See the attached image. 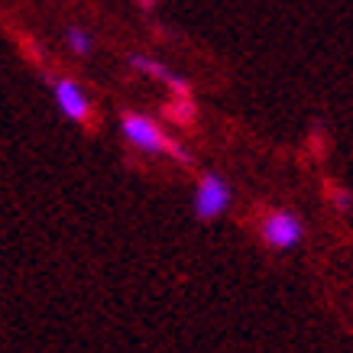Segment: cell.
<instances>
[{
  "mask_svg": "<svg viewBox=\"0 0 353 353\" xmlns=\"http://www.w3.org/2000/svg\"><path fill=\"white\" fill-rule=\"evenodd\" d=\"M65 46H68V52L72 55H91V49H94V39H91V32L81 30V26H68L65 30Z\"/></svg>",
  "mask_w": 353,
  "mask_h": 353,
  "instance_id": "6",
  "label": "cell"
},
{
  "mask_svg": "<svg viewBox=\"0 0 353 353\" xmlns=\"http://www.w3.org/2000/svg\"><path fill=\"white\" fill-rule=\"evenodd\" d=\"M194 217L198 221H217L227 214V208L234 204V188L227 185L224 175L217 172H204L198 185H194Z\"/></svg>",
  "mask_w": 353,
  "mask_h": 353,
  "instance_id": "3",
  "label": "cell"
},
{
  "mask_svg": "<svg viewBox=\"0 0 353 353\" xmlns=\"http://www.w3.org/2000/svg\"><path fill=\"white\" fill-rule=\"evenodd\" d=\"M175 123H192L194 120V101L192 94H175V101H172V108L165 110Z\"/></svg>",
  "mask_w": 353,
  "mask_h": 353,
  "instance_id": "7",
  "label": "cell"
},
{
  "mask_svg": "<svg viewBox=\"0 0 353 353\" xmlns=\"http://www.w3.org/2000/svg\"><path fill=\"white\" fill-rule=\"evenodd\" d=\"M327 198H331L334 211H341V214H350V211H353V192L347 188V185L331 182V185H327Z\"/></svg>",
  "mask_w": 353,
  "mask_h": 353,
  "instance_id": "8",
  "label": "cell"
},
{
  "mask_svg": "<svg viewBox=\"0 0 353 353\" xmlns=\"http://www.w3.org/2000/svg\"><path fill=\"white\" fill-rule=\"evenodd\" d=\"M259 240L269 246V250H279V253H289L295 246H301L305 240V224L301 217L289 208H272L269 214H263L259 221Z\"/></svg>",
  "mask_w": 353,
  "mask_h": 353,
  "instance_id": "2",
  "label": "cell"
},
{
  "mask_svg": "<svg viewBox=\"0 0 353 353\" xmlns=\"http://www.w3.org/2000/svg\"><path fill=\"white\" fill-rule=\"evenodd\" d=\"M49 88H52V101L55 108L62 110V117L75 120V123H88L91 120V97L85 94V88L78 85L75 78L49 75Z\"/></svg>",
  "mask_w": 353,
  "mask_h": 353,
  "instance_id": "4",
  "label": "cell"
},
{
  "mask_svg": "<svg viewBox=\"0 0 353 353\" xmlns=\"http://www.w3.org/2000/svg\"><path fill=\"white\" fill-rule=\"evenodd\" d=\"M120 133H123V139H127L130 146H137L139 152L172 156V159L182 162V165H192V152L185 150V146H179V143L152 117H146V114H123V117H120Z\"/></svg>",
  "mask_w": 353,
  "mask_h": 353,
  "instance_id": "1",
  "label": "cell"
},
{
  "mask_svg": "<svg viewBox=\"0 0 353 353\" xmlns=\"http://www.w3.org/2000/svg\"><path fill=\"white\" fill-rule=\"evenodd\" d=\"M130 68L133 72H139V75H146V78H156V81H162V85L169 88L172 94H192V88H188V81H185L179 72H172L165 62H159V59H152V55H130L127 59Z\"/></svg>",
  "mask_w": 353,
  "mask_h": 353,
  "instance_id": "5",
  "label": "cell"
},
{
  "mask_svg": "<svg viewBox=\"0 0 353 353\" xmlns=\"http://www.w3.org/2000/svg\"><path fill=\"white\" fill-rule=\"evenodd\" d=\"M133 3H137L139 10H156V3H159V0H133Z\"/></svg>",
  "mask_w": 353,
  "mask_h": 353,
  "instance_id": "9",
  "label": "cell"
}]
</instances>
